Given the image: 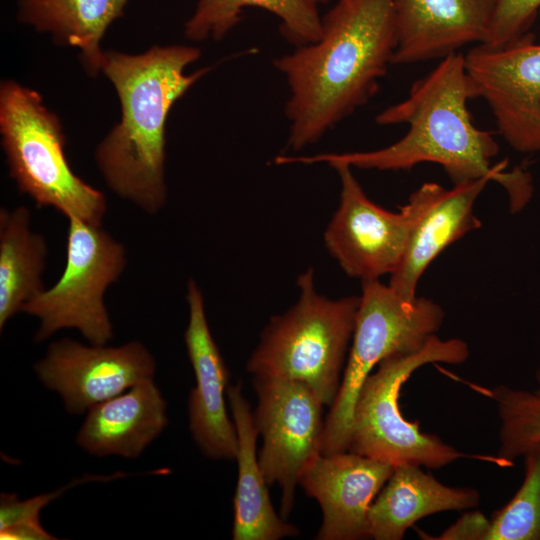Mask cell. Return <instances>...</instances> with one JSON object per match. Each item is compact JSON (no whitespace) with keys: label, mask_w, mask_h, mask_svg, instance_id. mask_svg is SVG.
<instances>
[{"label":"cell","mask_w":540,"mask_h":540,"mask_svg":"<svg viewBox=\"0 0 540 540\" xmlns=\"http://www.w3.org/2000/svg\"><path fill=\"white\" fill-rule=\"evenodd\" d=\"M340 179L339 205L324 232L325 247L352 278L379 279L400 263L410 235L442 186L426 182L398 212L372 202L348 165L333 167Z\"/></svg>","instance_id":"cell-9"},{"label":"cell","mask_w":540,"mask_h":540,"mask_svg":"<svg viewBox=\"0 0 540 540\" xmlns=\"http://www.w3.org/2000/svg\"><path fill=\"white\" fill-rule=\"evenodd\" d=\"M393 466L350 451L321 454L302 471L298 485L322 510L317 540L369 539L370 506Z\"/></svg>","instance_id":"cell-14"},{"label":"cell","mask_w":540,"mask_h":540,"mask_svg":"<svg viewBox=\"0 0 540 540\" xmlns=\"http://www.w3.org/2000/svg\"><path fill=\"white\" fill-rule=\"evenodd\" d=\"M490 178L442 186L435 200L414 227L403 257L390 274L389 286L401 298L413 301L418 282L434 259L467 233L481 227L474 213L476 199Z\"/></svg>","instance_id":"cell-18"},{"label":"cell","mask_w":540,"mask_h":540,"mask_svg":"<svg viewBox=\"0 0 540 540\" xmlns=\"http://www.w3.org/2000/svg\"><path fill=\"white\" fill-rule=\"evenodd\" d=\"M129 0H18L17 19L48 33L59 45L77 48L85 70L101 72V41L109 26L123 15Z\"/></svg>","instance_id":"cell-20"},{"label":"cell","mask_w":540,"mask_h":540,"mask_svg":"<svg viewBox=\"0 0 540 540\" xmlns=\"http://www.w3.org/2000/svg\"><path fill=\"white\" fill-rule=\"evenodd\" d=\"M68 222L62 275L25 303L21 312L39 319L37 342L61 329L74 328L91 344L105 345L113 337V327L104 294L126 266L125 247L101 226L77 217H68Z\"/></svg>","instance_id":"cell-8"},{"label":"cell","mask_w":540,"mask_h":540,"mask_svg":"<svg viewBox=\"0 0 540 540\" xmlns=\"http://www.w3.org/2000/svg\"><path fill=\"white\" fill-rule=\"evenodd\" d=\"M524 479L490 519L487 540H540V444L524 455Z\"/></svg>","instance_id":"cell-24"},{"label":"cell","mask_w":540,"mask_h":540,"mask_svg":"<svg viewBox=\"0 0 540 540\" xmlns=\"http://www.w3.org/2000/svg\"><path fill=\"white\" fill-rule=\"evenodd\" d=\"M166 409L154 380L142 382L91 407L76 443L97 457L137 458L167 426Z\"/></svg>","instance_id":"cell-16"},{"label":"cell","mask_w":540,"mask_h":540,"mask_svg":"<svg viewBox=\"0 0 540 540\" xmlns=\"http://www.w3.org/2000/svg\"><path fill=\"white\" fill-rule=\"evenodd\" d=\"M328 0H197L184 24L191 41L222 40L242 19L244 9L261 8L280 21L281 36L295 47L317 41L321 35L320 8Z\"/></svg>","instance_id":"cell-22"},{"label":"cell","mask_w":540,"mask_h":540,"mask_svg":"<svg viewBox=\"0 0 540 540\" xmlns=\"http://www.w3.org/2000/svg\"><path fill=\"white\" fill-rule=\"evenodd\" d=\"M257 395L253 418L263 444L258 460L268 485L281 489L280 516L286 520L305 467L321 455L323 402L298 381L252 377Z\"/></svg>","instance_id":"cell-10"},{"label":"cell","mask_w":540,"mask_h":540,"mask_svg":"<svg viewBox=\"0 0 540 540\" xmlns=\"http://www.w3.org/2000/svg\"><path fill=\"white\" fill-rule=\"evenodd\" d=\"M540 13V0H496L486 45L503 46L527 33Z\"/></svg>","instance_id":"cell-25"},{"label":"cell","mask_w":540,"mask_h":540,"mask_svg":"<svg viewBox=\"0 0 540 540\" xmlns=\"http://www.w3.org/2000/svg\"><path fill=\"white\" fill-rule=\"evenodd\" d=\"M0 135L9 174L21 193L38 207L101 226L105 196L71 169L61 121L37 91L11 79L1 82Z\"/></svg>","instance_id":"cell-6"},{"label":"cell","mask_w":540,"mask_h":540,"mask_svg":"<svg viewBox=\"0 0 540 540\" xmlns=\"http://www.w3.org/2000/svg\"><path fill=\"white\" fill-rule=\"evenodd\" d=\"M490 519L481 512L463 514L453 525L444 530L436 539L440 540H487Z\"/></svg>","instance_id":"cell-26"},{"label":"cell","mask_w":540,"mask_h":540,"mask_svg":"<svg viewBox=\"0 0 540 540\" xmlns=\"http://www.w3.org/2000/svg\"><path fill=\"white\" fill-rule=\"evenodd\" d=\"M34 370L45 387L59 394L69 413L82 414L135 385L153 380L156 361L139 341L109 347L62 338L49 345Z\"/></svg>","instance_id":"cell-12"},{"label":"cell","mask_w":540,"mask_h":540,"mask_svg":"<svg viewBox=\"0 0 540 540\" xmlns=\"http://www.w3.org/2000/svg\"><path fill=\"white\" fill-rule=\"evenodd\" d=\"M201 50L154 45L145 52L104 51L101 72L118 95L120 121L100 141L95 160L107 186L149 215L166 204V122L175 104L211 68L190 74Z\"/></svg>","instance_id":"cell-3"},{"label":"cell","mask_w":540,"mask_h":540,"mask_svg":"<svg viewBox=\"0 0 540 540\" xmlns=\"http://www.w3.org/2000/svg\"><path fill=\"white\" fill-rule=\"evenodd\" d=\"M535 379H536V382H537V389H536V391H537L538 393H540V365H539V367H538V369H537V371H536Z\"/></svg>","instance_id":"cell-28"},{"label":"cell","mask_w":540,"mask_h":540,"mask_svg":"<svg viewBox=\"0 0 540 540\" xmlns=\"http://www.w3.org/2000/svg\"><path fill=\"white\" fill-rule=\"evenodd\" d=\"M479 98L465 57L456 52L440 60L411 86L408 96L375 118L379 125L407 124V133L393 144L372 151L277 156L276 164L327 163L381 171L410 170L430 162L444 169L453 185L490 178L507 192L510 211L522 210L533 192L530 173L516 167L505 171L506 161L491 166L499 145L488 131L477 128L468 102Z\"/></svg>","instance_id":"cell-1"},{"label":"cell","mask_w":540,"mask_h":540,"mask_svg":"<svg viewBox=\"0 0 540 540\" xmlns=\"http://www.w3.org/2000/svg\"><path fill=\"white\" fill-rule=\"evenodd\" d=\"M226 398L235 424L238 447V477L233 502L234 540H279L297 537L299 529L277 515L270 500L268 484L261 470L256 443L258 430L253 411L240 383L229 385Z\"/></svg>","instance_id":"cell-19"},{"label":"cell","mask_w":540,"mask_h":540,"mask_svg":"<svg viewBox=\"0 0 540 540\" xmlns=\"http://www.w3.org/2000/svg\"><path fill=\"white\" fill-rule=\"evenodd\" d=\"M422 468L414 464L393 468L370 506L369 539L401 540L410 527L426 516L479 505L481 496L477 489L445 485Z\"/></svg>","instance_id":"cell-17"},{"label":"cell","mask_w":540,"mask_h":540,"mask_svg":"<svg viewBox=\"0 0 540 540\" xmlns=\"http://www.w3.org/2000/svg\"><path fill=\"white\" fill-rule=\"evenodd\" d=\"M2 540H50L55 539L42 525L21 524L0 530Z\"/></svg>","instance_id":"cell-27"},{"label":"cell","mask_w":540,"mask_h":540,"mask_svg":"<svg viewBox=\"0 0 540 540\" xmlns=\"http://www.w3.org/2000/svg\"><path fill=\"white\" fill-rule=\"evenodd\" d=\"M469 347L459 338L438 335L420 351L383 359L363 382L353 411L348 450L393 467L414 464L439 469L462 458L504 463L496 456L481 457L457 450L439 436L421 431L401 413V388L411 375L430 363L462 364Z\"/></svg>","instance_id":"cell-5"},{"label":"cell","mask_w":540,"mask_h":540,"mask_svg":"<svg viewBox=\"0 0 540 540\" xmlns=\"http://www.w3.org/2000/svg\"><path fill=\"white\" fill-rule=\"evenodd\" d=\"M186 299L189 319L184 340L195 375L188 397L189 429L206 457L233 460L238 438L225 401L230 373L210 332L203 296L193 279L188 281Z\"/></svg>","instance_id":"cell-13"},{"label":"cell","mask_w":540,"mask_h":540,"mask_svg":"<svg viewBox=\"0 0 540 540\" xmlns=\"http://www.w3.org/2000/svg\"><path fill=\"white\" fill-rule=\"evenodd\" d=\"M539 15H540V13H539Z\"/></svg>","instance_id":"cell-29"},{"label":"cell","mask_w":540,"mask_h":540,"mask_svg":"<svg viewBox=\"0 0 540 540\" xmlns=\"http://www.w3.org/2000/svg\"><path fill=\"white\" fill-rule=\"evenodd\" d=\"M445 317L432 299L407 301L379 279L362 281V293L340 389L325 417L321 454L348 450L354 406L360 388L383 359L422 350Z\"/></svg>","instance_id":"cell-7"},{"label":"cell","mask_w":540,"mask_h":540,"mask_svg":"<svg viewBox=\"0 0 540 540\" xmlns=\"http://www.w3.org/2000/svg\"><path fill=\"white\" fill-rule=\"evenodd\" d=\"M45 238L32 230L25 206L0 210V330L23 306L44 290Z\"/></svg>","instance_id":"cell-21"},{"label":"cell","mask_w":540,"mask_h":540,"mask_svg":"<svg viewBox=\"0 0 540 540\" xmlns=\"http://www.w3.org/2000/svg\"><path fill=\"white\" fill-rule=\"evenodd\" d=\"M299 296L263 329L246 369L252 377L298 381L331 407L340 389L360 296L330 299L320 294L314 273L297 279Z\"/></svg>","instance_id":"cell-4"},{"label":"cell","mask_w":540,"mask_h":540,"mask_svg":"<svg viewBox=\"0 0 540 540\" xmlns=\"http://www.w3.org/2000/svg\"><path fill=\"white\" fill-rule=\"evenodd\" d=\"M500 420L497 457L506 465L540 444V393L498 385L491 391Z\"/></svg>","instance_id":"cell-23"},{"label":"cell","mask_w":540,"mask_h":540,"mask_svg":"<svg viewBox=\"0 0 540 540\" xmlns=\"http://www.w3.org/2000/svg\"><path fill=\"white\" fill-rule=\"evenodd\" d=\"M394 2L337 0L317 41L273 60L290 91V149L316 143L376 94L397 45Z\"/></svg>","instance_id":"cell-2"},{"label":"cell","mask_w":540,"mask_h":540,"mask_svg":"<svg viewBox=\"0 0 540 540\" xmlns=\"http://www.w3.org/2000/svg\"><path fill=\"white\" fill-rule=\"evenodd\" d=\"M465 57L498 133L521 153L540 151V43L531 32L503 45L478 44Z\"/></svg>","instance_id":"cell-11"},{"label":"cell","mask_w":540,"mask_h":540,"mask_svg":"<svg viewBox=\"0 0 540 540\" xmlns=\"http://www.w3.org/2000/svg\"><path fill=\"white\" fill-rule=\"evenodd\" d=\"M496 0H395L393 64L443 59L468 44H486Z\"/></svg>","instance_id":"cell-15"}]
</instances>
